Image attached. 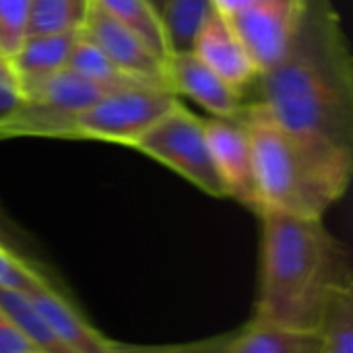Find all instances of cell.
Wrapping results in <instances>:
<instances>
[{
  "label": "cell",
  "mask_w": 353,
  "mask_h": 353,
  "mask_svg": "<svg viewBox=\"0 0 353 353\" xmlns=\"http://www.w3.org/2000/svg\"><path fill=\"white\" fill-rule=\"evenodd\" d=\"M246 103L327 153L353 157V56L333 0H306L283 56L263 70Z\"/></svg>",
  "instance_id": "1"
},
{
  "label": "cell",
  "mask_w": 353,
  "mask_h": 353,
  "mask_svg": "<svg viewBox=\"0 0 353 353\" xmlns=\"http://www.w3.org/2000/svg\"><path fill=\"white\" fill-rule=\"evenodd\" d=\"M261 273L252 319L316 333L331 294L353 283L345 246L323 219L261 211Z\"/></svg>",
  "instance_id": "2"
},
{
  "label": "cell",
  "mask_w": 353,
  "mask_h": 353,
  "mask_svg": "<svg viewBox=\"0 0 353 353\" xmlns=\"http://www.w3.org/2000/svg\"><path fill=\"white\" fill-rule=\"evenodd\" d=\"M242 118L252 143L259 213L269 209L323 219L350 188L353 157L298 141L256 103H248Z\"/></svg>",
  "instance_id": "3"
},
{
  "label": "cell",
  "mask_w": 353,
  "mask_h": 353,
  "mask_svg": "<svg viewBox=\"0 0 353 353\" xmlns=\"http://www.w3.org/2000/svg\"><path fill=\"white\" fill-rule=\"evenodd\" d=\"M128 149L170 168L201 192L228 199L209 151L205 118L190 112L180 99Z\"/></svg>",
  "instance_id": "4"
},
{
  "label": "cell",
  "mask_w": 353,
  "mask_h": 353,
  "mask_svg": "<svg viewBox=\"0 0 353 353\" xmlns=\"http://www.w3.org/2000/svg\"><path fill=\"white\" fill-rule=\"evenodd\" d=\"M180 97L165 87L118 89L95 103L72 112L62 130V141H99L130 147Z\"/></svg>",
  "instance_id": "5"
},
{
  "label": "cell",
  "mask_w": 353,
  "mask_h": 353,
  "mask_svg": "<svg viewBox=\"0 0 353 353\" xmlns=\"http://www.w3.org/2000/svg\"><path fill=\"white\" fill-rule=\"evenodd\" d=\"M205 132L225 196L259 213L254 155L244 118H205Z\"/></svg>",
  "instance_id": "6"
},
{
  "label": "cell",
  "mask_w": 353,
  "mask_h": 353,
  "mask_svg": "<svg viewBox=\"0 0 353 353\" xmlns=\"http://www.w3.org/2000/svg\"><path fill=\"white\" fill-rule=\"evenodd\" d=\"M306 0H261L228 19L248 50L259 72L271 68L288 50Z\"/></svg>",
  "instance_id": "7"
},
{
  "label": "cell",
  "mask_w": 353,
  "mask_h": 353,
  "mask_svg": "<svg viewBox=\"0 0 353 353\" xmlns=\"http://www.w3.org/2000/svg\"><path fill=\"white\" fill-rule=\"evenodd\" d=\"M81 35L97 46L118 68H122L130 77L168 89L165 60L143 37L108 17L91 2Z\"/></svg>",
  "instance_id": "8"
},
{
  "label": "cell",
  "mask_w": 353,
  "mask_h": 353,
  "mask_svg": "<svg viewBox=\"0 0 353 353\" xmlns=\"http://www.w3.org/2000/svg\"><path fill=\"white\" fill-rule=\"evenodd\" d=\"M165 85L176 97H188L211 118H242L246 97L217 77L192 50L170 52L165 58Z\"/></svg>",
  "instance_id": "9"
},
{
  "label": "cell",
  "mask_w": 353,
  "mask_h": 353,
  "mask_svg": "<svg viewBox=\"0 0 353 353\" xmlns=\"http://www.w3.org/2000/svg\"><path fill=\"white\" fill-rule=\"evenodd\" d=\"M190 50L230 87L248 97L261 72L232 23L223 14L215 12L213 8L207 12L194 33Z\"/></svg>",
  "instance_id": "10"
},
{
  "label": "cell",
  "mask_w": 353,
  "mask_h": 353,
  "mask_svg": "<svg viewBox=\"0 0 353 353\" xmlns=\"http://www.w3.org/2000/svg\"><path fill=\"white\" fill-rule=\"evenodd\" d=\"M46 321L48 329L70 353H105L108 339L68 300V296L48 283L31 285L23 292Z\"/></svg>",
  "instance_id": "11"
},
{
  "label": "cell",
  "mask_w": 353,
  "mask_h": 353,
  "mask_svg": "<svg viewBox=\"0 0 353 353\" xmlns=\"http://www.w3.org/2000/svg\"><path fill=\"white\" fill-rule=\"evenodd\" d=\"M21 87H23L25 103L43 108V110H52V112H60V114L79 112V110L95 103L103 95L112 93L110 89L83 79L68 66L62 70L37 77V79L23 81Z\"/></svg>",
  "instance_id": "12"
},
{
  "label": "cell",
  "mask_w": 353,
  "mask_h": 353,
  "mask_svg": "<svg viewBox=\"0 0 353 353\" xmlns=\"http://www.w3.org/2000/svg\"><path fill=\"white\" fill-rule=\"evenodd\" d=\"M225 353H321V341L316 333L248 321L232 331Z\"/></svg>",
  "instance_id": "13"
},
{
  "label": "cell",
  "mask_w": 353,
  "mask_h": 353,
  "mask_svg": "<svg viewBox=\"0 0 353 353\" xmlns=\"http://www.w3.org/2000/svg\"><path fill=\"white\" fill-rule=\"evenodd\" d=\"M81 33L62 35H27L19 50L10 56V64L19 81L37 79L68 66V58Z\"/></svg>",
  "instance_id": "14"
},
{
  "label": "cell",
  "mask_w": 353,
  "mask_h": 353,
  "mask_svg": "<svg viewBox=\"0 0 353 353\" xmlns=\"http://www.w3.org/2000/svg\"><path fill=\"white\" fill-rule=\"evenodd\" d=\"M108 17L143 37L163 60L170 56L168 33L161 14L149 0H89Z\"/></svg>",
  "instance_id": "15"
},
{
  "label": "cell",
  "mask_w": 353,
  "mask_h": 353,
  "mask_svg": "<svg viewBox=\"0 0 353 353\" xmlns=\"http://www.w3.org/2000/svg\"><path fill=\"white\" fill-rule=\"evenodd\" d=\"M68 68L74 70L77 74H81L83 79H87L99 87H105L110 91L132 89V87H157V85L143 83V81L130 77L128 72H124L122 68H118L97 46H93L83 35H79V39L72 48V54L68 58Z\"/></svg>",
  "instance_id": "16"
},
{
  "label": "cell",
  "mask_w": 353,
  "mask_h": 353,
  "mask_svg": "<svg viewBox=\"0 0 353 353\" xmlns=\"http://www.w3.org/2000/svg\"><path fill=\"white\" fill-rule=\"evenodd\" d=\"M0 310L37 352L70 353L48 329L46 321L41 319V314L35 310V306L23 292L0 288Z\"/></svg>",
  "instance_id": "17"
},
{
  "label": "cell",
  "mask_w": 353,
  "mask_h": 353,
  "mask_svg": "<svg viewBox=\"0 0 353 353\" xmlns=\"http://www.w3.org/2000/svg\"><path fill=\"white\" fill-rule=\"evenodd\" d=\"M89 0H31L27 35L81 33Z\"/></svg>",
  "instance_id": "18"
},
{
  "label": "cell",
  "mask_w": 353,
  "mask_h": 353,
  "mask_svg": "<svg viewBox=\"0 0 353 353\" xmlns=\"http://www.w3.org/2000/svg\"><path fill=\"white\" fill-rule=\"evenodd\" d=\"M316 335L321 353H353V283L331 294Z\"/></svg>",
  "instance_id": "19"
},
{
  "label": "cell",
  "mask_w": 353,
  "mask_h": 353,
  "mask_svg": "<svg viewBox=\"0 0 353 353\" xmlns=\"http://www.w3.org/2000/svg\"><path fill=\"white\" fill-rule=\"evenodd\" d=\"M209 0H168L163 8V25L168 33L170 52H184L192 48L194 33L207 12Z\"/></svg>",
  "instance_id": "20"
},
{
  "label": "cell",
  "mask_w": 353,
  "mask_h": 353,
  "mask_svg": "<svg viewBox=\"0 0 353 353\" xmlns=\"http://www.w3.org/2000/svg\"><path fill=\"white\" fill-rule=\"evenodd\" d=\"M37 283L56 285V279L41 263L31 261L0 242V288L25 292Z\"/></svg>",
  "instance_id": "21"
},
{
  "label": "cell",
  "mask_w": 353,
  "mask_h": 353,
  "mask_svg": "<svg viewBox=\"0 0 353 353\" xmlns=\"http://www.w3.org/2000/svg\"><path fill=\"white\" fill-rule=\"evenodd\" d=\"M31 0H0V54L10 58L27 37Z\"/></svg>",
  "instance_id": "22"
},
{
  "label": "cell",
  "mask_w": 353,
  "mask_h": 353,
  "mask_svg": "<svg viewBox=\"0 0 353 353\" xmlns=\"http://www.w3.org/2000/svg\"><path fill=\"white\" fill-rule=\"evenodd\" d=\"M232 339L230 333H221L207 339H196L188 343H172V345H132L108 339L105 353H225Z\"/></svg>",
  "instance_id": "23"
},
{
  "label": "cell",
  "mask_w": 353,
  "mask_h": 353,
  "mask_svg": "<svg viewBox=\"0 0 353 353\" xmlns=\"http://www.w3.org/2000/svg\"><path fill=\"white\" fill-rule=\"evenodd\" d=\"M23 101V87L10 64V58L0 54V126L19 112Z\"/></svg>",
  "instance_id": "24"
},
{
  "label": "cell",
  "mask_w": 353,
  "mask_h": 353,
  "mask_svg": "<svg viewBox=\"0 0 353 353\" xmlns=\"http://www.w3.org/2000/svg\"><path fill=\"white\" fill-rule=\"evenodd\" d=\"M0 240H2L8 248H12L14 252L27 256V259H31V261L41 263V261L37 259V254H33V252L29 250L31 240H29V238L25 236V232L6 215V211L2 209V205H0Z\"/></svg>",
  "instance_id": "25"
},
{
  "label": "cell",
  "mask_w": 353,
  "mask_h": 353,
  "mask_svg": "<svg viewBox=\"0 0 353 353\" xmlns=\"http://www.w3.org/2000/svg\"><path fill=\"white\" fill-rule=\"evenodd\" d=\"M37 352L25 335L4 316L0 310V353H33Z\"/></svg>",
  "instance_id": "26"
},
{
  "label": "cell",
  "mask_w": 353,
  "mask_h": 353,
  "mask_svg": "<svg viewBox=\"0 0 353 353\" xmlns=\"http://www.w3.org/2000/svg\"><path fill=\"white\" fill-rule=\"evenodd\" d=\"M261 0H209L211 8L219 14H223L225 19H232L244 10H248L250 6H254Z\"/></svg>",
  "instance_id": "27"
},
{
  "label": "cell",
  "mask_w": 353,
  "mask_h": 353,
  "mask_svg": "<svg viewBox=\"0 0 353 353\" xmlns=\"http://www.w3.org/2000/svg\"><path fill=\"white\" fill-rule=\"evenodd\" d=\"M149 2L157 8V12H159L161 19H163V8H165V2H168V0H149Z\"/></svg>",
  "instance_id": "28"
},
{
  "label": "cell",
  "mask_w": 353,
  "mask_h": 353,
  "mask_svg": "<svg viewBox=\"0 0 353 353\" xmlns=\"http://www.w3.org/2000/svg\"><path fill=\"white\" fill-rule=\"evenodd\" d=\"M33 353H41V352H33Z\"/></svg>",
  "instance_id": "29"
},
{
  "label": "cell",
  "mask_w": 353,
  "mask_h": 353,
  "mask_svg": "<svg viewBox=\"0 0 353 353\" xmlns=\"http://www.w3.org/2000/svg\"><path fill=\"white\" fill-rule=\"evenodd\" d=\"M0 242H2V240H0ZM2 244H4V242H2Z\"/></svg>",
  "instance_id": "30"
}]
</instances>
